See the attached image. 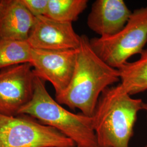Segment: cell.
Segmentation results:
<instances>
[{
    "mask_svg": "<svg viewBox=\"0 0 147 147\" xmlns=\"http://www.w3.org/2000/svg\"><path fill=\"white\" fill-rule=\"evenodd\" d=\"M21 2L35 17L46 16L49 0H21Z\"/></svg>",
    "mask_w": 147,
    "mask_h": 147,
    "instance_id": "5bb4252c",
    "label": "cell"
},
{
    "mask_svg": "<svg viewBox=\"0 0 147 147\" xmlns=\"http://www.w3.org/2000/svg\"><path fill=\"white\" fill-rule=\"evenodd\" d=\"M35 20L21 0L0 1V40H27Z\"/></svg>",
    "mask_w": 147,
    "mask_h": 147,
    "instance_id": "30bf717a",
    "label": "cell"
},
{
    "mask_svg": "<svg viewBox=\"0 0 147 147\" xmlns=\"http://www.w3.org/2000/svg\"><path fill=\"white\" fill-rule=\"evenodd\" d=\"M18 115H26L62 132L80 147H98L92 117L67 110L49 94L45 81L35 76L31 100Z\"/></svg>",
    "mask_w": 147,
    "mask_h": 147,
    "instance_id": "3957f363",
    "label": "cell"
},
{
    "mask_svg": "<svg viewBox=\"0 0 147 147\" xmlns=\"http://www.w3.org/2000/svg\"><path fill=\"white\" fill-rule=\"evenodd\" d=\"M81 36L75 31L72 23L57 21L47 16L36 17L27 42L32 49L62 50H76Z\"/></svg>",
    "mask_w": 147,
    "mask_h": 147,
    "instance_id": "ba28073f",
    "label": "cell"
},
{
    "mask_svg": "<svg viewBox=\"0 0 147 147\" xmlns=\"http://www.w3.org/2000/svg\"><path fill=\"white\" fill-rule=\"evenodd\" d=\"M32 47L27 40H0V70L31 62Z\"/></svg>",
    "mask_w": 147,
    "mask_h": 147,
    "instance_id": "7c38bea8",
    "label": "cell"
},
{
    "mask_svg": "<svg viewBox=\"0 0 147 147\" xmlns=\"http://www.w3.org/2000/svg\"><path fill=\"white\" fill-rule=\"evenodd\" d=\"M121 84L131 96L147 90V49L140 53V57L127 62L118 69Z\"/></svg>",
    "mask_w": 147,
    "mask_h": 147,
    "instance_id": "8fae6325",
    "label": "cell"
},
{
    "mask_svg": "<svg viewBox=\"0 0 147 147\" xmlns=\"http://www.w3.org/2000/svg\"><path fill=\"white\" fill-rule=\"evenodd\" d=\"M147 43V5L132 11L126 25L116 34L95 37L90 44L95 53L113 68H121L140 54Z\"/></svg>",
    "mask_w": 147,
    "mask_h": 147,
    "instance_id": "277c9868",
    "label": "cell"
},
{
    "mask_svg": "<svg viewBox=\"0 0 147 147\" xmlns=\"http://www.w3.org/2000/svg\"><path fill=\"white\" fill-rule=\"evenodd\" d=\"M31 64L25 63L0 72V114L16 116L31 100L35 75Z\"/></svg>",
    "mask_w": 147,
    "mask_h": 147,
    "instance_id": "8992f818",
    "label": "cell"
},
{
    "mask_svg": "<svg viewBox=\"0 0 147 147\" xmlns=\"http://www.w3.org/2000/svg\"><path fill=\"white\" fill-rule=\"evenodd\" d=\"M143 110L146 111V113H147V103L146 102H143ZM144 147H147V144Z\"/></svg>",
    "mask_w": 147,
    "mask_h": 147,
    "instance_id": "9a60e30c",
    "label": "cell"
},
{
    "mask_svg": "<svg viewBox=\"0 0 147 147\" xmlns=\"http://www.w3.org/2000/svg\"><path fill=\"white\" fill-rule=\"evenodd\" d=\"M75 143L51 126L32 119L0 114V147H75Z\"/></svg>",
    "mask_w": 147,
    "mask_h": 147,
    "instance_id": "5b68a950",
    "label": "cell"
},
{
    "mask_svg": "<svg viewBox=\"0 0 147 147\" xmlns=\"http://www.w3.org/2000/svg\"><path fill=\"white\" fill-rule=\"evenodd\" d=\"M143 102L131 98L121 84L104 90L92 116L98 147H129Z\"/></svg>",
    "mask_w": 147,
    "mask_h": 147,
    "instance_id": "7a4b0ae2",
    "label": "cell"
},
{
    "mask_svg": "<svg viewBox=\"0 0 147 147\" xmlns=\"http://www.w3.org/2000/svg\"><path fill=\"white\" fill-rule=\"evenodd\" d=\"M76 60L73 74L67 88L56 95L59 104L71 110L79 109L82 113L92 117L99 97L107 88L119 82L118 69L105 63L95 53L90 39L81 36L76 49Z\"/></svg>",
    "mask_w": 147,
    "mask_h": 147,
    "instance_id": "6da1fadb",
    "label": "cell"
},
{
    "mask_svg": "<svg viewBox=\"0 0 147 147\" xmlns=\"http://www.w3.org/2000/svg\"><path fill=\"white\" fill-rule=\"evenodd\" d=\"M88 3L87 0H49L45 16L57 21L72 23L78 20Z\"/></svg>",
    "mask_w": 147,
    "mask_h": 147,
    "instance_id": "4fadbf2b",
    "label": "cell"
},
{
    "mask_svg": "<svg viewBox=\"0 0 147 147\" xmlns=\"http://www.w3.org/2000/svg\"><path fill=\"white\" fill-rule=\"evenodd\" d=\"M76 49L49 50L32 48L31 64L36 76L50 82L56 95L68 86L76 60Z\"/></svg>",
    "mask_w": 147,
    "mask_h": 147,
    "instance_id": "52a82bcc",
    "label": "cell"
},
{
    "mask_svg": "<svg viewBox=\"0 0 147 147\" xmlns=\"http://www.w3.org/2000/svg\"><path fill=\"white\" fill-rule=\"evenodd\" d=\"M76 147H78V146H76Z\"/></svg>",
    "mask_w": 147,
    "mask_h": 147,
    "instance_id": "2e32d148",
    "label": "cell"
},
{
    "mask_svg": "<svg viewBox=\"0 0 147 147\" xmlns=\"http://www.w3.org/2000/svg\"><path fill=\"white\" fill-rule=\"evenodd\" d=\"M132 12L123 0H96L92 5L87 24L100 37H111L125 26Z\"/></svg>",
    "mask_w": 147,
    "mask_h": 147,
    "instance_id": "9c48e42d",
    "label": "cell"
}]
</instances>
